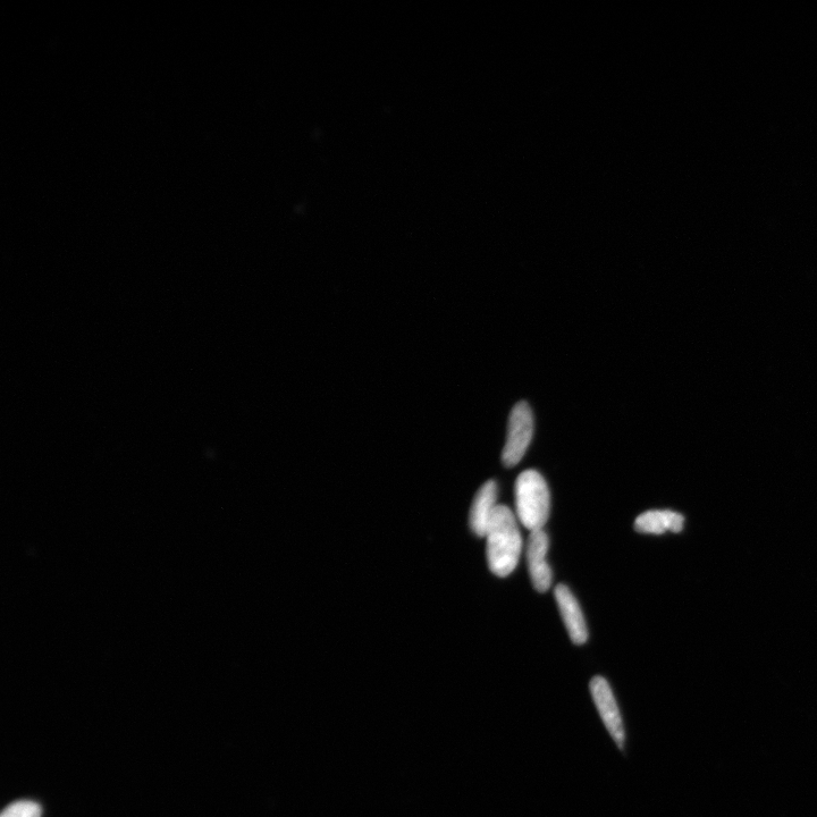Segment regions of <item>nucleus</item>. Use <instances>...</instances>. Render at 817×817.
Wrapping results in <instances>:
<instances>
[{"label": "nucleus", "instance_id": "obj_1", "mask_svg": "<svg viewBox=\"0 0 817 817\" xmlns=\"http://www.w3.org/2000/svg\"><path fill=\"white\" fill-rule=\"evenodd\" d=\"M485 538L488 567L495 576L508 577L518 566L522 537L517 516L507 505L496 507Z\"/></svg>", "mask_w": 817, "mask_h": 817}, {"label": "nucleus", "instance_id": "obj_2", "mask_svg": "<svg viewBox=\"0 0 817 817\" xmlns=\"http://www.w3.org/2000/svg\"><path fill=\"white\" fill-rule=\"evenodd\" d=\"M516 516L530 530H544L550 517L551 495L544 477L536 470H526L517 478L515 487Z\"/></svg>", "mask_w": 817, "mask_h": 817}, {"label": "nucleus", "instance_id": "obj_3", "mask_svg": "<svg viewBox=\"0 0 817 817\" xmlns=\"http://www.w3.org/2000/svg\"><path fill=\"white\" fill-rule=\"evenodd\" d=\"M534 435V417L527 402H519L512 409L507 442H505L502 461L503 465L512 468L525 457Z\"/></svg>", "mask_w": 817, "mask_h": 817}, {"label": "nucleus", "instance_id": "obj_4", "mask_svg": "<svg viewBox=\"0 0 817 817\" xmlns=\"http://www.w3.org/2000/svg\"><path fill=\"white\" fill-rule=\"evenodd\" d=\"M591 693L606 730L609 731L618 747L623 749L626 743V732L616 697L613 695L609 682L603 677H594L591 681Z\"/></svg>", "mask_w": 817, "mask_h": 817}, {"label": "nucleus", "instance_id": "obj_5", "mask_svg": "<svg viewBox=\"0 0 817 817\" xmlns=\"http://www.w3.org/2000/svg\"><path fill=\"white\" fill-rule=\"evenodd\" d=\"M550 539L544 530L530 533L527 542V562L530 579L539 593L549 591L552 586V569L547 561Z\"/></svg>", "mask_w": 817, "mask_h": 817}, {"label": "nucleus", "instance_id": "obj_6", "mask_svg": "<svg viewBox=\"0 0 817 817\" xmlns=\"http://www.w3.org/2000/svg\"><path fill=\"white\" fill-rule=\"evenodd\" d=\"M554 595L572 643L585 644L588 639V629L577 598L566 585L555 587Z\"/></svg>", "mask_w": 817, "mask_h": 817}, {"label": "nucleus", "instance_id": "obj_7", "mask_svg": "<svg viewBox=\"0 0 817 817\" xmlns=\"http://www.w3.org/2000/svg\"><path fill=\"white\" fill-rule=\"evenodd\" d=\"M496 500H498V485L494 480H488L479 488L470 509V528L476 536L485 537L494 511L499 505L496 504Z\"/></svg>", "mask_w": 817, "mask_h": 817}, {"label": "nucleus", "instance_id": "obj_8", "mask_svg": "<svg viewBox=\"0 0 817 817\" xmlns=\"http://www.w3.org/2000/svg\"><path fill=\"white\" fill-rule=\"evenodd\" d=\"M685 518L677 512L654 510L642 513L635 521V530L642 534L662 535L667 532L680 533Z\"/></svg>", "mask_w": 817, "mask_h": 817}, {"label": "nucleus", "instance_id": "obj_9", "mask_svg": "<svg viewBox=\"0 0 817 817\" xmlns=\"http://www.w3.org/2000/svg\"><path fill=\"white\" fill-rule=\"evenodd\" d=\"M41 807L37 803L22 800L6 808L2 817H40Z\"/></svg>", "mask_w": 817, "mask_h": 817}]
</instances>
